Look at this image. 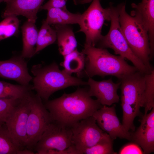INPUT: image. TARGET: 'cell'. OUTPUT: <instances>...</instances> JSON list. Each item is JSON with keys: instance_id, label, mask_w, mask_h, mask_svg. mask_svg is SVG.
I'll list each match as a JSON object with an SVG mask.
<instances>
[{"instance_id": "44dd1931", "label": "cell", "mask_w": 154, "mask_h": 154, "mask_svg": "<svg viewBox=\"0 0 154 154\" xmlns=\"http://www.w3.org/2000/svg\"><path fill=\"white\" fill-rule=\"evenodd\" d=\"M139 146L144 154L154 151V127L145 128L139 126L134 132H131V140Z\"/></svg>"}, {"instance_id": "d6986e66", "label": "cell", "mask_w": 154, "mask_h": 154, "mask_svg": "<svg viewBox=\"0 0 154 154\" xmlns=\"http://www.w3.org/2000/svg\"><path fill=\"white\" fill-rule=\"evenodd\" d=\"M63 57V61L60 64L64 68L62 70L70 75L73 73H76L79 78L85 68V54L82 52H79L76 48Z\"/></svg>"}, {"instance_id": "30bf717a", "label": "cell", "mask_w": 154, "mask_h": 154, "mask_svg": "<svg viewBox=\"0 0 154 154\" xmlns=\"http://www.w3.org/2000/svg\"><path fill=\"white\" fill-rule=\"evenodd\" d=\"M31 94L21 100L13 109L5 123L21 150L26 148L27 145V123L30 110V97Z\"/></svg>"}, {"instance_id": "ba28073f", "label": "cell", "mask_w": 154, "mask_h": 154, "mask_svg": "<svg viewBox=\"0 0 154 154\" xmlns=\"http://www.w3.org/2000/svg\"><path fill=\"white\" fill-rule=\"evenodd\" d=\"M72 135L70 127L53 121L44 131L34 150L39 154H46L51 149L56 150V154H66L65 149L72 145Z\"/></svg>"}, {"instance_id": "2e32d148", "label": "cell", "mask_w": 154, "mask_h": 154, "mask_svg": "<svg viewBox=\"0 0 154 154\" xmlns=\"http://www.w3.org/2000/svg\"><path fill=\"white\" fill-rule=\"evenodd\" d=\"M44 0H5L6 6L2 13L4 18L10 15H22L35 23L37 15Z\"/></svg>"}, {"instance_id": "603a6c76", "label": "cell", "mask_w": 154, "mask_h": 154, "mask_svg": "<svg viewBox=\"0 0 154 154\" xmlns=\"http://www.w3.org/2000/svg\"><path fill=\"white\" fill-rule=\"evenodd\" d=\"M56 40V34L55 29L44 20L38 32L35 54L54 43Z\"/></svg>"}, {"instance_id": "7c38bea8", "label": "cell", "mask_w": 154, "mask_h": 154, "mask_svg": "<svg viewBox=\"0 0 154 154\" xmlns=\"http://www.w3.org/2000/svg\"><path fill=\"white\" fill-rule=\"evenodd\" d=\"M115 106L108 107L103 105L93 114L99 127L106 132L113 140L117 137L131 140V132L124 128L116 113Z\"/></svg>"}, {"instance_id": "5b68a950", "label": "cell", "mask_w": 154, "mask_h": 154, "mask_svg": "<svg viewBox=\"0 0 154 154\" xmlns=\"http://www.w3.org/2000/svg\"><path fill=\"white\" fill-rule=\"evenodd\" d=\"M109 7L110 29L106 35H102L96 44L97 47L112 49L115 54L130 61L139 71L145 74H149L151 72L133 54L127 42L119 23L117 6H114L111 4Z\"/></svg>"}, {"instance_id": "e575fe53", "label": "cell", "mask_w": 154, "mask_h": 154, "mask_svg": "<svg viewBox=\"0 0 154 154\" xmlns=\"http://www.w3.org/2000/svg\"><path fill=\"white\" fill-rule=\"evenodd\" d=\"M5 0H0V3L2 2L3 1H4Z\"/></svg>"}, {"instance_id": "7a4b0ae2", "label": "cell", "mask_w": 154, "mask_h": 154, "mask_svg": "<svg viewBox=\"0 0 154 154\" xmlns=\"http://www.w3.org/2000/svg\"><path fill=\"white\" fill-rule=\"evenodd\" d=\"M82 52L86 55L85 64L80 78L112 76L120 80L138 70L129 64L124 57L112 54L106 48L84 45Z\"/></svg>"}, {"instance_id": "6da1fadb", "label": "cell", "mask_w": 154, "mask_h": 154, "mask_svg": "<svg viewBox=\"0 0 154 154\" xmlns=\"http://www.w3.org/2000/svg\"><path fill=\"white\" fill-rule=\"evenodd\" d=\"M44 104L53 121L69 127L92 116L103 106L89 95L88 89L84 88H79L73 93H64L59 98L45 101Z\"/></svg>"}, {"instance_id": "8fae6325", "label": "cell", "mask_w": 154, "mask_h": 154, "mask_svg": "<svg viewBox=\"0 0 154 154\" xmlns=\"http://www.w3.org/2000/svg\"><path fill=\"white\" fill-rule=\"evenodd\" d=\"M145 74L137 70L119 80L121 101L130 105L139 112L140 108L143 107Z\"/></svg>"}, {"instance_id": "cb8c5ba5", "label": "cell", "mask_w": 154, "mask_h": 154, "mask_svg": "<svg viewBox=\"0 0 154 154\" xmlns=\"http://www.w3.org/2000/svg\"><path fill=\"white\" fill-rule=\"evenodd\" d=\"M20 150L5 124L0 127V154H17Z\"/></svg>"}, {"instance_id": "4fadbf2b", "label": "cell", "mask_w": 154, "mask_h": 154, "mask_svg": "<svg viewBox=\"0 0 154 154\" xmlns=\"http://www.w3.org/2000/svg\"><path fill=\"white\" fill-rule=\"evenodd\" d=\"M133 10L131 15L134 17L147 33L150 53L149 59H153L154 52V0H142L137 4H131Z\"/></svg>"}, {"instance_id": "3957f363", "label": "cell", "mask_w": 154, "mask_h": 154, "mask_svg": "<svg viewBox=\"0 0 154 154\" xmlns=\"http://www.w3.org/2000/svg\"><path fill=\"white\" fill-rule=\"evenodd\" d=\"M31 72L34 76L32 89L44 101L58 90L70 86L88 84L87 82L80 78L72 76L60 70L54 62L44 66L40 64L34 65Z\"/></svg>"}, {"instance_id": "1f68e13d", "label": "cell", "mask_w": 154, "mask_h": 154, "mask_svg": "<svg viewBox=\"0 0 154 154\" xmlns=\"http://www.w3.org/2000/svg\"><path fill=\"white\" fill-rule=\"evenodd\" d=\"M67 0H49L40 8L41 9L46 10L50 8L66 9Z\"/></svg>"}, {"instance_id": "52a82bcc", "label": "cell", "mask_w": 154, "mask_h": 154, "mask_svg": "<svg viewBox=\"0 0 154 154\" xmlns=\"http://www.w3.org/2000/svg\"><path fill=\"white\" fill-rule=\"evenodd\" d=\"M30 99L31 108L27 123L26 148L33 151L44 132L53 120L39 96L31 93Z\"/></svg>"}, {"instance_id": "d6a6232c", "label": "cell", "mask_w": 154, "mask_h": 154, "mask_svg": "<svg viewBox=\"0 0 154 154\" xmlns=\"http://www.w3.org/2000/svg\"><path fill=\"white\" fill-rule=\"evenodd\" d=\"M35 153L32 150H30L27 148L19 150L17 154H34Z\"/></svg>"}, {"instance_id": "9c48e42d", "label": "cell", "mask_w": 154, "mask_h": 154, "mask_svg": "<svg viewBox=\"0 0 154 154\" xmlns=\"http://www.w3.org/2000/svg\"><path fill=\"white\" fill-rule=\"evenodd\" d=\"M93 116L82 119L70 127L72 132V145L78 154L81 151L97 143L108 133L96 123Z\"/></svg>"}, {"instance_id": "f546056e", "label": "cell", "mask_w": 154, "mask_h": 154, "mask_svg": "<svg viewBox=\"0 0 154 154\" xmlns=\"http://www.w3.org/2000/svg\"><path fill=\"white\" fill-rule=\"evenodd\" d=\"M119 154H144L141 147L134 142L128 143L123 146L118 152Z\"/></svg>"}, {"instance_id": "f1b7e54d", "label": "cell", "mask_w": 154, "mask_h": 154, "mask_svg": "<svg viewBox=\"0 0 154 154\" xmlns=\"http://www.w3.org/2000/svg\"><path fill=\"white\" fill-rule=\"evenodd\" d=\"M22 99L0 98V127L5 123L13 109Z\"/></svg>"}, {"instance_id": "e0dca14e", "label": "cell", "mask_w": 154, "mask_h": 154, "mask_svg": "<svg viewBox=\"0 0 154 154\" xmlns=\"http://www.w3.org/2000/svg\"><path fill=\"white\" fill-rule=\"evenodd\" d=\"M54 25L58 50L64 56L76 48L77 42L72 28L68 25Z\"/></svg>"}, {"instance_id": "ffe728a7", "label": "cell", "mask_w": 154, "mask_h": 154, "mask_svg": "<svg viewBox=\"0 0 154 154\" xmlns=\"http://www.w3.org/2000/svg\"><path fill=\"white\" fill-rule=\"evenodd\" d=\"M45 21L49 25L78 24L81 14L72 13L66 9L50 8L47 10Z\"/></svg>"}, {"instance_id": "d590c367", "label": "cell", "mask_w": 154, "mask_h": 154, "mask_svg": "<svg viewBox=\"0 0 154 154\" xmlns=\"http://www.w3.org/2000/svg\"></svg>"}, {"instance_id": "d4e9b609", "label": "cell", "mask_w": 154, "mask_h": 154, "mask_svg": "<svg viewBox=\"0 0 154 154\" xmlns=\"http://www.w3.org/2000/svg\"><path fill=\"white\" fill-rule=\"evenodd\" d=\"M20 21L17 16L10 15L4 18L0 22V41L19 33Z\"/></svg>"}, {"instance_id": "8992f818", "label": "cell", "mask_w": 154, "mask_h": 154, "mask_svg": "<svg viewBox=\"0 0 154 154\" xmlns=\"http://www.w3.org/2000/svg\"><path fill=\"white\" fill-rule=\"evenodd\" d=\"M106 21H110V7L103 8L99 0H93L81 14L78 24L79 32L86 36L84 45L95 46L102 35L101 31Z\"/></svg>"}, {"instance_id": "9a60e30c", "label": "cell", "mask_w": 154, "mask_h": 154, "mask_svg": "<svg viewBox=\"0 0 154 154\" xmlns=\"http://www.w3.org/2000/svg\"><path fill=\"white\" fill-rule=\"evenodd\" d=\"M87 85L88 92L91 96L95 97L102 105L110 106L119 100L117 91L119 88L120 82L115 83L110 78L101 81H96L89 77Z\"/></svg>"}, {"instance_id": "4316f807", "label": "cell", "mask_w": 154, "mask_h": 154, "mask_svg": "<svg viewBox=\"0 0 154 154\" xmlns=\"http://www.w3.org/2000/svg\"><path fill=\"white\" fill-rule=\"evenodd\" d=\"M145 86L143 99L145 114L154 108V70L151 73L145 74Z\"/></svg>"}, {"instance_id": "ac0fdd59", "label": "cell", "mask_w": 154, "mask_h": 154, "mask_svg": "<svg viewBox=\"0 0 154 154\" xmlns=\"http://www.w3.org/2000/svg\"><path fill=\"white\" fill-rule=\"evenodd\" d=\"M23 47L21 56L30 58L35 55L38 31L35 23L27 20L21 27Z\"/></svg>"}, {"instance_id": "5bb4252c", "label": "cell", "mask_w": 154, "mask_h": 154, "mask_svg": "<svg viewBox=\"0 0 154 154\" xmlns=\"http://www.w3.org/2000/svg\"><path fill=\"white\" fill-rule=\"evenodd\" d=\"M0 77L15 81L26 86H29L33 78L28 71L27 63L21 55L0 61Z\"/></svg>"}, {"instance_id": "4dcf8cb0", "label": "cell", "mask_w": 154, "mask_h": 154, "mask_svg": "<svg viewBox=\"0 0 154 154\" xmlns=\"http://www.w3.org/2000/svg\"><path fill=\"white\" fill-rule=\"evenodd\" d=\"M152 109L149 113L141 116L139 120L141 122L140 126L145 128L154 127V108Z\"/></svg>"}, {"instance_id": "83f0119b", "label": "cell", "mask_w": 154, "mask_h": 154, "mask_svg": "<svg viewBox=\"0 0 154 154\" xmlns=\"http://www.w3.org/2000/svg\"><path fill=\"white\" fill-rule=\"evenodd\" d=\"M121 101L123 116L122 125L127 131L130 130L134 131L135 127L133 121L135 117L140 115V112L138 111L130 105Z\"/></svg>"}, {"instance_id": "7402d4cb", "label": "cell", "mask_w": 154, "mask_h": 154, "mask_svg": "<svg viewBox=\"0 0 154 154\" xmlns=\"http://www.w3.org/2000/svg\"><path fill=\"white\" fill-rule=\"evenodd\" d=\"M31 86L11 84L0 80V98L21 99L31 93Z\"/></svg>"}, {"instance_id": "484cf974", "label": "cell", "mask_w": 154, "mask_h": 154, "mask_svg": "<svg viewBox=\"0 0 154 154\" xmlns=\"http://www.w3.org/2000/svg\"><path fill=\"white\" fill-rule=\"evenodd\" d=\"M113 141L107 134L94 146L85 149L80 154H116L113 149Z\"/></svg>"}, {"instance_id": "277c9868", "label": "cell", "mask_w": 154, "mask_h": 154, "mask_svg": "<svg viewBox=\"0 0 154 154\" xmlns=\"http://www.w3.org/2000/svg\"><path fill=\"white\" fill-rule=\"evenodd\" d=\"M117 6L120 25L129 45L135 55L151 72L153 69L150 62L147 33L134 17L127 13L125 3Z\"/></svg>"}, {"instance_id": "836d02e7", "label": "cell", "mask_w": 154, "mask_h": 154, "mask_svg": "<svg viewBox=\"0 0 154 154\" xmlns=\"http://www.w3.org/2000/svg\"><path fill=\"white\" fill-rule=\"evenodd\" d=\"M93 0H79L81 4H84L90 3Z\"/></svg>"}]
</instances>
